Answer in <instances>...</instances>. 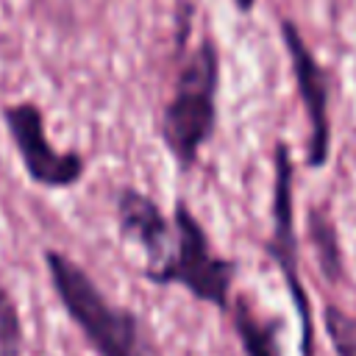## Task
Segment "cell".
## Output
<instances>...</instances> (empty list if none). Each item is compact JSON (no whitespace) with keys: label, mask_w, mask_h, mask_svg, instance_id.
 <instances>
[{"label":"cell","mask_w":356,"mask_h":356,"mask_svg":"<svg viewBox=\"0 0 356 356\" xmlns=\"http://www.w3.org/2000/svg\"><path fill=\"white\" fill-rule=\"evenodd\" d=\"M281 42L289 56L292 78L298 86V97L303 103L306 120H309V142H306V164L309 167H325L331 153V117H328V72L309 50L306 39L300 36L298 25L292 19H281Z\"/></svg>","instance_id":"obj_6"},{"label":"cell","mask_w":356,"mask_h":356,"mask_svg":"<svg viewBox=\"0 0 356 356\" xmlns=\"http://www.w3.org/2000/svg\"><path fill=\"white\" fill-rule=\"evenodd\" d=\"M22 317L14 295L0 284V356H22Z\"/></svg>","instance_id":"obj_10"},{"label":"cell","mask_w":356,"mask_h":356,"mask_svg":"<svg viewBox=\"0 0 356 356\" xmlns=\"http://www.w3.org/2000/svg\"><path fill=\"white\" fill-rule=\"evenodd\" d=\"M114 214L117 228L125 239L142 248L145 253V273L159 270L172 248H175V225L164 217L156 200L134 186H120L114 195Z\"/></svg>","instance_id":"obj_7"},{"label":"cell","mask_w":356,"mask_h":356,"mask_svg":"<svg viewBox=\"0 0 356 356\" xmlns=\"http://www.w3.org/2000/svg\"><path fill=\"white\" fill-rule=\"evenodd\" d=\"M309 239L320 264V273L325 281L337 284L342 281V250H339V239H337V228L328 217L325 209H312L309 211Z\"/></svg>","instance_id":"obj_9"},{"label":"cell","mask_w":356,"mask_h":356,"mask_svg":"<svg viewBox=\"0 0 356 356\" xmlns=\"http://www.w3.org/2000/svg\"><path fill=\"white\" fill-rule=\"evenodd\" d=\"M217 89H220V50L206 36L178 67L172 97L159 117V139L181 172H189L203 145L217 131Z\"/></svg>","instance_id":"obj_2"},{"label":"cell","mask_w":356,"mask_h":356,"mask_svg":"<svg viewBox=\"0 0 356 356\" xmlns=\"http://www.w3.org/2000/svg\"><path fill=\"white\" fill-rule=\"evenodd\" d=\"M192 17H195L192 0H178V6H175V53L178 56H184V50H186L189 31H192Z\"/></svg>","instance_id":"obj_12"},{"label":"cell","mask_w":356,"mask_h":356,"mask_svg":"<svg viewBox=\"0 0 356 356\" xmlns=\"http://www.w3.org/2000/svg\"><path fill=\"white\" fill-rule=\"evenodd\" d=\"M231 325L239 339V348L245 356H281L278 320H264L256 314V309L248 303V298H236L231 303Z\"/></svg>","instance_id":"obj_8"},{"label":"cell","mask_w":356,"mask_h":356,"mask_svg":"<svg viewBox=\"0 0 356 356\" xmlns=\"http://www.w3.org/2000/svg\"><path fill=\"white\" fill-rule=\"evenodd\" d=\"M325 334L337 356H356V314H348L337 306H325L323 312Z\"/></svg>","instance_id":"obj_11"},{"label":"cell","mask_w":356,"mask_h":356,"mask_svg":"<svg viewBox=\"0 0 356 356\" xmlns=\"http://www.w3.org/2000/svg\"><path fill=\"white\" fill-rule=\"evenodd\" d=\"M42 259L61 309L97 356H150L142 320L111 303L75 259L56 248H47Z\"/></svg>","instance_id":"obj_1"},{"label":"cell","mask_w":356,"mask_h":356,"mask_svg":"<svg viewBox=\"0 0 356 356\" xmlns=\"http://www.w3.org/2000/svg\"><path fill=\"white\" fill-rule=\"evenodd\" d=\"M3 122L19 153L28 178L44 189H67L81 184L86 172V159L78 150H58L47 139L44 114L36 103L19 100L3 106Z\"/></svg>","instance_id":"obj_5"},{"label":"cell","mask_w":356,"mask_h":356,"mask_svg":"<svg viewBox=\"0 0 356 356\" xmlns=\"http://www.w3.org/2000/svg\"><path fill=\"white\" fill-rule=\"evenodd\" d=\"M172 225H175V248L170 259L159 270L145 273V278L156 286H184L195 300L209 303L220 312H231V286L236 278V261L217 256L211 250V239L206 228L181 197L172 206Z\"/></svg>","instance_id":"obj_3"},{"label":"cell","mask_w":356,"mask_h":356,"mask_svg":"<svg viewBox=\"0 0 356 356\" xmlns=\"http://www.w3.org/2000/svg\"><path fill=\"white\" fill-rule=\"evenodd\" d=\"M292 156L286 142H275L273 150V234L264 242L267 256L284 275L286 292L300 320V356H314V323L312 303L300 281L298 267V234H295V206H292Z\"/></svg>","instance_id":"obj_4"},{"label":"cell","mask_w":356,"mask_h":356,"mask_svg":"<svg viewBox=\"0 0 356 356\" xmlns=\"http://www.w3.org/2000/svg\"><path fill=\"white\" fill-rule=\"evenodd\" d=\"M234 6H236L239 14H250L256 8V0H234Z\"/></svg>","instance_id":"obj_13"}]
</instances>
